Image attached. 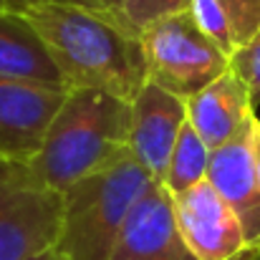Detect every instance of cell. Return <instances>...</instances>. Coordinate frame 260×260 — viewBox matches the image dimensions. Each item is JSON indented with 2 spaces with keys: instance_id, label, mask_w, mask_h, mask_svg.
Returning <instances> with one entry per match:
<instances>
[{
  "instance_id": "6da1fadb",
  "label": "cell",
  "mask_w": 260,
  "mask_h": 260,
  "mask_svg": "<svg viewBox=\"0 0 260 260\" xmlns=\"http://www.w3.org/2000/svg\"><path fill=\"white\" fill-rule=\"evenodd\" d=\"M20 15L38 30L66 88H99L132 104L149 81L142 38L119 18L56 3L28 5Z\"/></svg>"
},
{
  "instance_id": "7a4b0ae2",
  "label": "cell",
  "mask_w": 260,
  "mask_h": 260,
  "mask_svg": "<svg viewBox=\"0 0 260 260\" xmlns=\"http://www.w3.org/2000/svg\"><path fill=\"white\" fill-rule=\"evenodd\" d=\"M129 101L99 88H69L28 167L41 184L63 192L129 149Z\"/></svg>"
},
{
  "instance_id": "3957f363",
  "label": "cell",
  "mask_w": 260,
  "mask_h": 260,
  "mask_svg": "<svg viewBox=\"0 0 260 260\" xmlns=\"http://www.w3.org/2000/svg\"><path fill=\"white\" fill-rule=\"evenodd\" d=\"M152 184V174L126 149L63 189L56 253L63 260H109L129 212Z\"/></svg>"
},
{
  "instance_id": "277c9868",
  "label": "cell",
  "mask_w": 260,
  "mask_h": 260,
  "mask_svg": "<svg viewBox=\"0 0 260 260\" xmlns=\"http://www.w3.org/2000/svg\"><path fill=\"white\" fill-rule=\"evenodd\" d=\"M149 81L189 99L230 71V56L187 13L159 20L142 33Z\"/></svg>"
},
{
  "instance_id": "5b68a950",
  "label": "cell",
  "mask_w": 260,
  "mask_h": 260,
  "mask_svg": "<svg viewBox=\"0 0 260 260\" xmlns=\"http://www.w3.org/2000/svg\"><path fill=\"white\" fill-rule=\"evenodd\" d=\"M61 192L41 184L25 162L0 159V260H33L56 248Z\"/></svg>"
},
{
  "instance_id": "8992f818",
  "label": "cell",
  "mask_w": 260,
  "mask_h": 260,
  "mask_svg": "<svg viewBox=\"0 0 260 260\" xmlns=\"http://www.w3.org/2000/svg\"><path fill=\"white\" fill-rule=\"evenodd\" d=\"M179 233L197 260H245L253 253L240 220L217 189L205 179L187 192L172 194Z\"/></svg>"
},
{
  "instance_id": "52a82bcc",
  "label": "cell",
  "mask_w": 260,
  "mask_h": 260,
  "mask_svg": "<svg viewBox=\"0 0 260 260\" xmlns=\"http://www.w3.org/2000/svg\"><path fill=\"white\" fill-rule=\"evenodd\" d=\"M69 88L0 76V159L30 162Z\"/></svg>"
},
{
  "instance_id": "ba28073f",
  "label": "cell",
  "mask_w": 260,
  "mask_h": 260,
  "mask_svg": "<svg viewBox=\"0 0 260 260\" xmlns=\"http://www.w3.org/2000/svg\"><path fill=\"white\" fill-rule=\"evenodd\" d=\"M184 121H187L184 99L165 91L154 81H147L132 101L126 147L157 184H162L165 179L172 149Z\"/></svg>"
},
{
  "instance_id": "9c48e42d",
  "label": "cell",
  "mask_w": 260,
  "mask_h": 260,
  "mask_svg": "<svg viewBox=\"0 0 260 260\" xmlns=\"http://www.w3.org/2000/svg\"><path fill=\"white\" fill-rule=\"evenodd\" d=\"M109 260H197L179 233L172 194L162 184H152L134 205Z\"/></svg>"
},
{
  "instance_id": "30bf717a",
  "label": "cell",
  "mask_w": 260,
  "mask_h": 260,
  "mask_svg": "<svg viewBox=\"0 0 260 260\" xmlns=\"http://www.w3.org/2000/svg\"><path fill=\"white\" fill-rule=\"evenodd\" d=\"M253 119L238 137L212 149L207 182L240 220L248 248L260 253V184L253 162Z\"/></svg>"
},
{
  "instance_id": "8fae6325",
  "label": "cell",
  "mask_w": 260,
  "mask_h": 260,
  "mask_svg": "<svg viewBox=\"0 0 260 260\" xmlns=\"http://www.w3.org/2000/svg\"><path fill=\"white\" fill-rule=\"evenodd\" d=\"M184 104H187V121L210 149L228 144L255 116V106L250 101L248 86L233 69L220 79H215L210 86L189 96Z\"/></svg>"
},
{
  "instance_id": "7c38bea8",
  "label": "cell",
  "mask_w": 260,
  "mask_h": 260,
  "mask_svg": "<svg viewBox=\"0 0 260 260\" xmlns=\"http://www.w3.org/2000/svg\"><path fill=\"white\" fill-rule=\"evenodd\" d=\"M0 76L66 88L38 30L15 10L0 13Z\"/></svg>"
},
{
  "instance_id": "4fadbf2b",
  "label": "cell",
  "mask_w": 260,
  "mask_h": 260,
  "mask_svg": "<svg viewBox=\"0 0 260 260\" xmlns=\"http://www.w3.org/2000/svg\"><path fill=\"white\" fill-rule=\"evenodd\" d=\"M210 154H212V149L200 139V134L192 129V124L184 121V126L177 137V144L172 149L162 187L170 194H179V192H187L189 187L205 182L207 167H210Z\"/></svg>"
},
{
  "instance_id": "5bb4252c",
  "label": "cell",
  "mask_w": 260,
  "mask_h": 260,
  "mask_svg": "<svg viewBox=\"0 0 260 260\" xmlns=\"http://www.w3.org/2000/svg\"><path fill=\"white\" fill-rule=\"evenodd\" d=\"M189 3L192 0H119V18L132 33L142 38V33L159 20L187 13Z\"/></svg>"
},
{
  "instance_id": "9a60e30c",
  "label": "cell",
  "mask_w": 260,
  "mask_h": 260,
  "mask_svg": "<svg viewBox=\"0 0 260 260\" xmlns=\"http://www.w3.org/2000/svg\"><path fill=\"white\" fill-rule=\"evenodd\" d=\"M189 15H192L194 23L233 58V53H235L233 30H230V23H228L222 8L217 5V0H192V3H189Z\"/></svg>"
},
{
  "instance_id": "2e32d148",
  "label": "cell",
  "mask_w": 260,
  "mask_h": 260,
  "mask_svg": "<svg viewBox=\"0 0 260 260\" xmlns=\"http://www.w3.org/2000/svg\"><path fill=\"white\" fill-rule=\"evenodd\" d=\"M217 5L230 23L235 51L243 48L260 30V0H217Z\"/></svg>"
},
{
  "instance_id": "e0dca14e",
  "label": "cell",
  "mask_w": 260,
  "mask_h": 260,
  "mask_svg": "<svg viewBox=\"0 0 260 260\" xmlns=\"http://www.w3.org/2000/svg\"><path fill=\"white\" fill-rule=\"evenodd\" d=\"M230 69L243 79V84L248 86L250 101L253 106H260V30L243 46L233 53L230 58Z\"/></svg>"
},
{
  "instance_id": "ac0fdd59",
  "label": "cell",
  "mask_w": 260,
  "mask_h": 260,
  "mask_svg": "<svg viewBox=\"0 0 260 260\" xmlns=\"http://www.w3.org/2000/svg\"><path fill=\"white\" fill-rule=\"evenodd\" d=\"M38 3H56V5H74V8H84V10H93V13H106L119 18V0H8V8L20 13L28 5H38ZM121 20V18H119Z\"/></svg>"
},
{
  "instance_id": "d6986e66",
  "label": "cell",
  "mask_w": 260,
  "mask_h": 260,
  "mask_svg": "<svg viewBox=\"0 0 260 260\" xmlns=\"http://www.w3.org/2000/svg\"><path fill=\"white\" fill-rule=\"evenodd\" d=\"M253 162H255V177L260 184V119H253Z\"/></svg>"
},
{
  "instance_id": "ffe728a7",
  "label": "cell",
  "mask_w": 260,
  "mask_h": 260,
  "mask_svg": "<svg viewBox=\"0 0 260 260\" xmlns=\"http://www.w3.org/2000/svg\"><path fill=\"white\" fill-rule=\"evenodd\" d=\"M33 260H63V258H61V255L56 253V248H53V250H48V253H43V255H36Z\"/></svg>"
},
{
  "instance_id": "44dd1931",
  "label": "cell",
  "mask_w": 260,
  "mask_h": 260,
  "mask_svg": "<svg viewBox=\"0 0 260 260\" xmlns=\"http://www.w3.org/2000/svg\"><path fill=\"white\" fill-rule=\"evenodd\" d=\"M3 10H10V8H8V0H0V13H3Z\"/></svg>"
},
{
  "instance_id": "7402d4cb",
  "label": "cell",
  "mask_w": 260,
  "mask_h": 260,
  "mask_svg": "<svg viewBox=\"0 0 260 260\" xmlns=\"http://www.w3.org/2000/svg\"><path fill=\"white\" fill-rule=\"evenodd\" d=\"M245 260H260V255H250V258H245Z\"/></svg>"
}]
</instances>
